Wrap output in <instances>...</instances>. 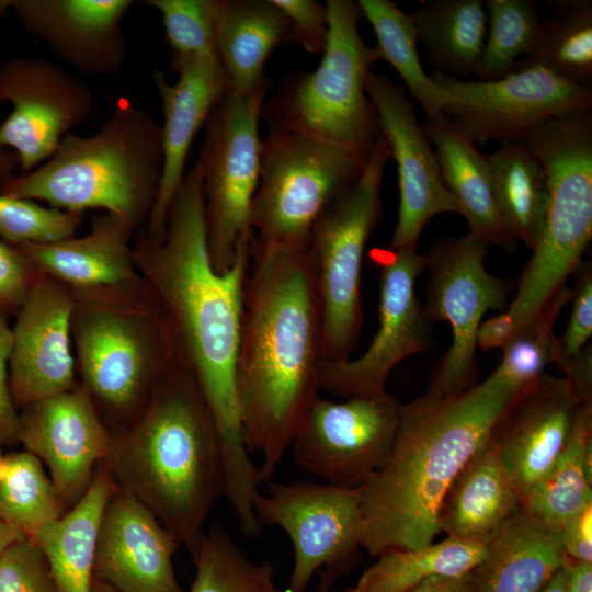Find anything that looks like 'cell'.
I'll return each instance as SVG.
<instances>
[{"label":"cell","mask_w":592,"mask_h":592,"mask_svg":"<svg viewBox=\"0 0 592 592\" xmlns=\"http://www.w3.org/2000/svg\"><path fill=\"white\" fill-rule=\"evenodd\" d=\"M250 240L239 243L229 269L219 273L213 267L200 159L173 196L162 237L144 228L134 237L138 273L161 305L180 357L214 414L223 445L224 496L236 510L253 504L261 483L244 446L235 379Z\"/></svg>","instance_id":"6da1fadb"},{"label":"cell","mask_w":592,"mask_h":592,"mask_svg":"<svg viewBox=\"0 0 592 592\" xmlns=\"http://www.w3.org/2000/svg\"><path fill=\"white\" fill-rule=\"evenodd\" d=\"M307 244L250 240L235 379L244 446L262 457L261 483L319 396L322 312Z\"/></svg>","instance_id":"7a4b0ae2"},{"label":"cell","mask_w":592,"mask_h":592,"mask_svg":"<svg viewBox=\"0 0 592 592\" xmlns=\"http://www.w3.org/2000/svg\"><path fill=\"white\" fill-rule=\"evenodd\" d=\"M512 397L487 377L453 396L425 391L400 403L389 454L357 489L362 548L377 558L433 543L448 487L488 442Z\"/></svg>","instance_id":"3957f363"},{"label":"cell","mask_w":592,"mask_h":592,"mask_svg":"<svg viewBox=\"0 0 592 592\" xmlns=\"http://www.w3.org/2000/svg\"><path fill=\"white\" fill-rule=\"evenodd\" d=\"M102 465L116 488L145 505L193 558L224 496L225 471L214 414L182 358L143 413L126 429L111 431Z\"/></svg>","instance_id":"277c9868"},{"label":"cell","mask_w":592,"mask_h":592,"mask_svg":"<svg viewBox=\"0 0 592 592\" xmlns=\"http://www.w3.org/2000/svg\"><path fill=\"white\" fill-rule=\"evenodd\" d=\"M71 340L80 383L105 425L129 426L181 358L167 316L141 278L73 289Z\"/></svg>","instance_id":"5b68a950"},{"label":"cell","mask_w":592,"mask_h":592,"mask_svg":"<svg viewBox=\"0 0 592 592\" xmlns=\"http://www.w3.org/2000/svg\"><path fill=\"white\" fill-rule=\"evenodd\" d=\"M161 172L160 125L122 101L94 134H68L45 162L3 181L0 194L80 214L103 209L137 231L148 223Z\"/></svg>","instance_id":"8992f818"},{"label":"cell","mask_w":592,"mask_h":592,"mask_svg":"<svg viewBox=\"0 0 592 592\" xmlns=\"http://www.w3.org/2000/svg\"><path fill=\"white\" fill-rule=\"evenodd\" d=\"M517 140L538 159L547 189L537 241L505 310L519 330L566 285L591 241V112L549 118Z\"/></svg>","instance_id":"52a82bcc"},{"label":"cell","mask_w":592,"mask_h":592,"mask_svg":"<svg viewBox=\"0 0 592 592\" xmlns=\"http://www.w3.org/2000/svg\"><path fill=\"white\" fill-rule=\"evenodd\" d=\"M329 35L314 71L286 79L263 106L269 128L300 133L341 147L365 167L379 136L376 111L366 93L373 47L358 32L357 1L328 0Z\"/></svg>","instance_id":"ba28073f"},{"label":"cell","mask_w":592,"mask_h":592,"mask_svg":"<svg viewBox=\"0 0 592 592\" xmlns=\"http://www.w3.org/2000/svg\"><path fill=\"white\" fill-rule=\"evenodd\" d=\"M390 158L379 134L357 181L311 227L307 247L321 303V363L351 358L358 341L363 255L382 214L380 184Z\"/></svg>","instance_id":"9c48e42d"},{"label":"cell","mask_w":592,"mask_h":592,"mask_svg":"<svg viewBox=\"0 0 592 592\" xmlns=\"http://www.w3.org/2000/svg\"><path fill=\"white\" fill-rule=\"evenodd\" d=\"M363 168L341 147L267 128L250 212L253 238L270 246H306L316 219L357 181Z\"/></svg>","instance_id":"30bf717a"},{"label":"cell","mask_w":592,"mask_h":592,"mask_svg":"<svg viewBox=\"0 0 592 592\" xmlns=\"http://www.w3.org/2000/svg\"><path fill=\"white\" fill-rule=\"evenodd\" d=\"M266 94L243 98L228 90L205 124L200 160L209 259L221 273L239 243L251 238L250 212L260 170L259 121Z\"/></svg>","instance_id":"8fae6325"},{"label":"cell","mask_w":592,"mask_h":592,"mask_svg":"<svg viewBox=\"0 0 592 592\" xmlns=\"http://www.w3.org/2000/svg\"><path fill=\"white\" fill-rule=\"evenodd\" d=\"M489 246L471 232L443 238L425 255V312L431 320L447 321L453 342L434 369L426 392L437 397L459 394L477 384L476 335L489 310L510 304L512 281L486 267Z\"/></svg>","instance_id":"7c38bea8"},{"label":"cell","mask_w":592,"mask_h":592,"mask_svg":"<svg viewBox=\"0 0 592 592\" xmlns=\"http://www.w3.org/2000/svg\"><path fill=\"white\" fill-rule=\"evenodd\" d=\"M266 485L254 514L261 526H278L292 543L294 563L284 592H304L317 572L333 581L362 547L357 489L307 481Z\"/></svg>","instance_id":"4fadbf2b"},{"label":"cell","mask_w":592,"mask_h":592,"mask_svg":"<svg viewBox=\"0 0 592 592\" xmlns=\"http://www.w3.org/2000/svg\"><path fill=\"white\" fill-rule=\"evenodd\" d=\"M379 269L378 329L357 358L321 363L319 390L339 397L374 396L386 391L390 372L401 361L431 348V319L422 307L415 283L425 270V255L414 249H376Z\"/></svg>","instance_id":"5bb4252c"},{"label":"cell","mask_w":592,"mask_h":592,"mask_svg":"<svg viewBox=\"0 0 592 592\" xmlns=\"http://www.w3.org/2000/svg\"><path fill=\"white\" fill-rule=\"evenodd\" d=\"M399 407L387 391L342 402L318 396L293 436L295 465L322 482L358 489L389 454Z\"/></svg>","instance_id":"9a60e30c"},{"label":"cell","mask_w":592,"mask_h":592,"mask_svg":"<svg viewBox=\"0 0 592 592\" xmlns=\"http://www.w3.org/2000/svg\"><path fill=\"white\" fill-rule=\"evenodd\" d=\"M432 80L456 102L443 113L474 143L520 139L545 121L591 110V87L567 81L542 67L496 81L434 73Z\"/></svg>","instance_id":"2e32d148"},{"label":"cell","mask_w":592,"mask_h":592,"mask_svg":"<svg viewBox=\"0 0 592 592\" xmlns=\"http://www.w3.org/2000/svg\"><path fill=\"white\" fill-rule=\"evenodd\" d=\"M0 102L12 104L0 124V148L18 156L21 173L45 162L94 109L93 93L83 80L50 60L32 57L0 64Z\"/></svg>","instance_id":"e0dca14e"},{"label":"cell","mask_w":592,"mask_h":592,"mask_svg":"<svg viewBox=\"0 0 592 592\" xmlns=\"http://www.w3.org/2000/svg\"><path fill=\"white\" fill-rule=\"evenodd\" d=\"M365 90L397 163L399 209L389 249H414L431 218L442 213L459 214V209L443 183L435 151L402 88L369 71Z\"/></svg>","instance_id":"ac0fdd59"},{"label":"cell","mask_w":592,"mask_h":592,"mask_svg":"<svg viewBox=\"0 0 592 592\" xmlns=\"http://www.w3.org/2000/svg\"><path fill=\"white\" fill-rule=\"evenodd\" d=\"M110 440L111 430L80 382L20 413L19 442L47 466L67 510L89 489L105 459Z\"/></svg>","instance_id":"d6986e66"},{"label":"cell","mask_w":592,"mask_h":592,"mask_svg":"<svg viewBox=\"0 0 592 592\" xmlns=\"http://www.w3.org/2000/svg\"><path fill=\"white\" fill-rule=\"evenodd\" d=\"M72 307V288L39 273L12 327L9 386L16 408L66 392L79 383Z\"/></svg>","instance_id":"ffe728a7"},{"label":"cell","mask_w":592,"mask_h":592,"mask_svg":"<svg viewBox=\"0 0 592 592\" xmlns=\"http://www.w3.org/2000/svg\"><path fill=\"white\" fill-rule=\"evenodd\" d=\"M580 406L568 380L546 372L511 398L490 440L520 497L547 474L566 448Z\"/></svg>","instance_id":"44dd1931"},{"label":"cell","mask_w":592,"mask_h":592,"mask_svg":"<svg viewBox=\"0 0 592 592\" xmlns=\"http://www.w3.org/2000/svg\"><path fill=\"white\" fill-rule=\"evenodd\" d=\"M180 546L145 505L115 488L99 527L94 579L117 592H183L173 567Z\"/></svg>","instance_id":"7402d4cb"},{"label":"cell","mask_w":592,"mask_h":592,"mask_svg":"<svg viewBox=\"0 0 592 592\" xmlns=\"http://www.w3.org/2000/svg\"><path fill=\"white\" fill-rule=\"evenodd\" d=\"M132 0H13L22 27L76 70L117 73L127 59L123 19Z\"/></svg>","instance_id":"603a6c76"},{"label":"cell","mask_w":592,"mask_h":592,"mask_svg":"<svg viewBox=\"0 0 592 592\" xmlns=\"http://www.w3.org/2000/svg\"><path fill=\"white\" fill-rule=\"evenodd\" d=\"M171 68L178 73L174 83H170L159 70L152 75L163 114L160 126L161 179L144 228L153 238H160L164 232L169 206L185 175L186 159L195 135L229 90L218 58L171 61Z\"/></svg>","instance_id":"cb8c5ba5"},{"label":"cell","mask_w":592,"mask_h":592,"mask_svg":"<svg viewBox=\"0 0 592 592\" xmlns=\"http://www.w3.org/2000/svg\"><path fill=\"white\" fill-rule=\"evenodd\" d=\"M136 230L110 213L95 215L83 237L19 247L36 270L73 289L129 283L140 278L135 253Z\"/></svg>","instance_id":"d4e9b609"},{"label":"cell","mask_w":592,"mask_h":592,"mask_svg":"<svg viewBox=\"0 0 592 592\" xmlns=\"http://www.w3.org/2000/svg\"><path fill=\"white\" fill-rule=\"evenodd\" d=\"M422 128L434 147L443 183L469 225V232L489 247L513 251L516 240L498 208L486 156L443 112L426 115Z\"/></svg>","instance_id":"484cf974"},{"label":"cell","mask_w":592,"mask_h":592,"mask_svg":"<svg viewBox=\"0 0 592 592\" xmlns=\"http://www.w3.org/2000/svg\"><path fill=\"white\" fill-rule=\"evenodd\" d=\"M289 41V21L272 0H219L216 48L231 92L266 94V60Z\"/></svg>","instance_id":"4316f807"},{"label":"cell","mask_w":592,"mask_h":592,"mask_svg":"<svg viewBox=\"0 0 592 592\" xmlns=\"http://www.w3.org/2000/svg\"><path fill=\"white\" fill-rule=\"evenodd\" d=\"M519 506L520 493L489 439L448 487L440 508V531L487 544Z\"/></svg>","instance_id":"83f0119b"},{"label":"cell","mask_w":592,"mask_h":592,"mask_svg":"<svg viewBox=\"0 0 592 592\" xmlns=\"http://www.w3.org/2000/svg\"><path fill=\"white\" fill-rule=\"evenodd\" d=\"M559 532L517 508L487 543L473 570L471 592H539L566 562Z\"/></svg>","instance_id":"f1b7e54d"},{"label":"cell","mask_w":592,"mask_h":592,"mask_svg":"<svg viewBox=\"0 0 592 592\" xmlns=\"http://www.w3.org/2000/svg\"><path fill=\"white\" fill-rule=\"evenodd\" d=\"M115 488L101 465L82 498L31 539L43 553L57 592H91L99 527Z\"/></svg>","instance_id":"f546056e"},{"label":"cell","mask_w":592,"mask_h":592,"mask_svg":"<svg viewBox=\"0 0 592 592\" xmlns=\"http://www.w3.org/2000/svg\"><path fill=\"white\" fill-rule=\"evenodd\" d=\"M592 502V405H581L571 437L553 467L520 497L521 512L559 532Z\"/></svg>","instance_id":"4dcf8cb0"},{"label":"cell","mask_w":592,"mask_h":592,"mask_svg":"<svg viewBox=\"0 0 592 592\" xmlns=\"http://www.w3.org/2000/svg\"><path fill=\"white\" fill-rule=\"evenodd\" d=\"M410 18L417 43L424 47L436 73H474L487 33V13L480 0H436Z\"/></svg>","instance_id":"1f68e13d"},{"label":"cell","mask_w":592,"mask_h":592,"mask_svg":"<svg viewBox=\"0 0 592 592\" xmlns=\"http://www.w3.org/2000/svg\"><path fill=\"white\" fill-rule=\"evenodd\" d=\"M500 214L513 238L534 248L547 200L543 168L521 140L502 143L486 156Z\"/></svg>","instance_id":"d6a6232c"},{"label":"cell","mask_w":592,"mask_h":592,"mask_svg":"<svg viewBox=\"0 0 592 592\" xmlns=\"http://www.w3.org/2000/svg\"><path fill=\"white\" fill-rule=\"evenodd\" d=\"M487 544L446 537L417 549L377 557L353 587L354 592H409L433 577H458L483 559Z\"/></svg>","instance_id":"836d02e7"},{"label":"cell","mask_w":592,"mask_h":592,"mask_svg":"<svg viewBox=\"0 0 592 592\" xmlns=\"http://www.w3.org/2000/svg\"><path fill=\"white\" fill-rule=\"evenodd\" d=\"M376 36L373 47L377 60L387 61L401 77L411 94L422 104L425 114L443 112L456 100L442 90L423 70L410 14L389 0H358Z\"/></svg>","instance_id":"e575fe53"},{"label":"cell","mask_w":592,"mask_h":592,"mask_svg":"<svg viewBox=\"0 0 592 592\" xmlns=\"http://www.w3.org/2000/svg\"><path fill=\"white\" fill-rule=\"evenodd\" d=\"M555 13L543 23L534 52L515 62L512 72L542 67L572 83L590 87L592 79V2H554Z\"/></svg>","instance_id":"d590c367"},{"label":"cell","mask_w":592,"mask_h":592,"mask_svg":"<svg viewBox=\"0 0 592 592\" xmlns=\"http://www.w3.org/2000/svg\"><path fill=\"white\" fill-rule=\"evenodd\" d=\"M67 512L43 463L32 453L13 452L0 467V514L32 539Z\"/></svg>","instance_id":"8d00e7d4"},{"label":"cell","mask_w":592,"mask_h":592,"mask_svg":"<svg viewBox=\"0 0 592 592\" xmlns=\"http://www.w3.org/2000/svg\"><path fill=\"white\" fill-rule=\"evenodd\" d=\"M571 288L561 286L502 349L503 357L488 376L513 396L545 373L559 357V341L554 332L556 319L570 301Z\"/></svg>","instance_id":"74e56055"},{"label":"cell","mask_w":592,"mask_h":592,"mask_svg":"<svg viewBox=\"0 0 592 592\" xmlns=\"http://www.w3.org/2000/svg\"><path fill=\"white\" fill-rule=\"evenodd\" d=\"M488 36L474 70L478 81H496L512 72L519 59L536 48L543 32L537 5L530 0H488Z\"/></svg>","instance_id":"f35d334b"},{"label":"cell","mask_w":592,"mask_h":592,"mask_svg":"<svg viewBox=\"0 0 592 592\" xmlns=\"http://www.w3.org/2000/svg\"><path fill=\"white\" fill-rule=\"evenodd\" d=\"M192 560L190 592H284L275 583L273 565L247 558L218 523L205 531Z\"/></svg>","instance_id":"ab89813d"},{"label":"cell","mask_w":592,"mask_h":592,"mask_svg":"<svg viewBox=\"0 0 592 592\" xmlns=\"http://www.w3.org/2000/svg\"><path fill=\"white\" fill-rule=\"evenodd\" d=\"M143 3L161 15L171 61L218 58L219 0H146Z\"/></svg>","instance_id":"60d3db41"},{"label":"cell","mask_w":592,"mask_h":592,"mask_svg":"<svg viewBox=\"0 0 592 592\" xmlns=\"http://www.w3.org/2000/svg\"><path fill=\"white\" fill-rule=\"evenodd\" d=\"M82 215L0 194V239L13 246L58 242L76 236Z\"/></svg>","instance_id":"b9f144b4"},{"label":"cell","mask_w":592,"mask_h":592,"mask_svg":"<svg viewBox=\"0 0 592 592\" xmlns=\"http://www.w3.org/2000/svg\"><path fill=\"white\" fill-rule=\"evenodd\" d=\"M0 592H57L46 559L31 539L0 556Z\"/></svg>","instance_id":"7bdbcfd3"},{"label":"cell","mask_w":592,"mask_h":592,"mask_svg":"<svg viewBox=\"0 0 592 592\" xmlns=\"http://www.w3.org/2000/svg\"><path fill=\"white\" fill-rule=\"evenodd\" d=\"M570 317L565 332L558 337L559 357L556 366L562 371L590 344L592 335V270L590 262H582L572 274Z\"/></svg>","instance_id":"ee69618b"},{"label":"cell","mask_w":592,"mask_h":592,"mask_svg":"<svg viewBox=\"0 0 592 592\" xmlns=\"http://www.w3.org/2000/svg\"><path fill=\"white\" fill-rule=\"evenodd\" d=\"M39 273L19 247L0 239V315L15 316Z\"/></svg>","instance_id":"f6af8a7d"},{"label":"cell","mask_w":592,"mask_h":592,"mask_svg":"<svg viewBox=\"0 0 592 592\" xmlns=\"http://www.w3.org/2000/svg\"><path fill=\"white\" fill-rule=\"evenodd\" d=\"M291 24V38L307 53L322 54L329 35L326 4L316 0H272Z\"/></svg>","instance_id":"bcb514c9"},{"label":"cell","mask_w":592,"mask_h":592,"mask_svg":"<svg viewBox=\"0 0 592 592\" xmlns=\"http://www.w3.org/2000/svg\"><path fill=\"white\" fill-rule=\"evenodd\" d=\"M12 341V328L7 317L0 315V445L18 443L20 436V413L9 386Z\"/></svg>","instance_id":"7dc6e473"},{"label":"cell","mask_w":592,"mask_h":592,"mask_svg":"<svg viewBox=\"0 0 592 592\" xmlns=\"http://www.w3.org/2000/svg\"><path fill=\"white\" fill-rule=\"evenodd\" d=\"M559 536L568 559L592 562V502L562 525Z\"/></svg>","instance_id":"c3c4849f"},{"label":"cell","mask_w":592,"mask_h":592,"mask_svg":"<svg viewBox=\"0 0 592 592\" xmlns=\"http://www.w3.org/2000/svg\"><path fill=\"white\" fill-rule=\"evenodd\" d=\"M516 332L517 328L511 317L502 311L480 323L476 335L477 346L485 351L503 349Z\"/></svg>","instance_id":"681fc988"},{"label":"cell","mask_w":592,"mask_h":592,"mask_svg":"<svg viewBox=\"0 0 592 592\" xmlns=\"http://www.w3.org/2000/svg\"><path fill=\"white\" fill-rule=\"evenodd\" d=\"M471 572L458 577H433L409 592H471Z\"/></svg>","instance_id":"f907efd6"},{"label":"cell","mask_w":592,"mask_h":592,"mask_svg":"<svg viewBox=\"0 0 592 592\" xmlns=\"http://www.w3.org/2000/svg\"><path fill=\"white\" fill-rule=\"evenodd\" d=\"M568 592H592V562H579L566 558Z\"/></svg>","instance_id":"816d5d0a"},{"label":"cell","mask_w":592,"mask_h":592,"mask_svg":"<svg viewBox=\"0 0 592 592\" xmlns=\"http://www.w3.org/2000/svg\"><path fill=\"white\" fill-rule=\"evenodd\" d=\"M26 538L20 530L11 525L0 514V556L12 545Z\"/></svg>","instance_id":"f5cc1de1"},{"label":"cell","mask_w":592,"mask_h":592,"mask_svg":"<svg viewBox=\"0 0 592 592\" xmlns=\"http://www.w3.org/2000/svg\"><path fill=\"white\" fill-rule=\"evenodd\" d=\"M18 167V156L10 149L0 148V184L14 175V171Z\"/></svg>","instance_id":"db71d44e"},{"label":"cell","mask_w":592,"mask_h":592,"mask_svg":"<svg viewBox=\"0 0 592 592\" xmlns=\"http://www.w3.org/2000/svg\"><path fill=\"white\" fill-rule=\"evenodd\" d=\"M539 592H568L565 565L550 578Z\"/></svg>","instance_id":"11a10c76"},{"label":"cell","mask_w":592,"mask_h":592,"mask_svg":"<svg viewBox=\"0 0 592 592\" xmlns=\"http://www.w3.org/2000/svg\"><path fill=\"white\" fill-rule=\"evenodd\" d=\"M331 584H332L331 580H329L328 578L321 576V579H320L319 584H318V587L316 589V592H354L353 588H346L343 591H338V590L332 589L330 587Z\"/></svg>","instance_id":"9f6ffc18"},{"label":"cell","mask_w":592,"mask_h":592,"mask_svg":"<svg viewBox=\"0 0 592 592\" xmlns=\"http://www.w3.org/2000/svg\"><path fill=\"white\" fill-rule=\"evenodd\" d=\"M91 592H117V591L114 590L109 584H106V583H104V582H102V581H100L98 579H94L93 583H92Z\"/></svg>","instance_id":"6f0895ef"},{"label":"cell","mask_w":592,"mask_h":592,"mask_svg":"<svg viewBox=\"0 0 592 592\" xmlns=\"http://www.w3.org/2000/svg\"><path fill=\"white\" fill-rule=\"evenodd\" d=\"M13 0H0V19L12 9Z\"/></svg>","instance_id":"680465c9"},{"label":"cell","mask_w":592,"mask_h":592,"mask_svg":"<svg viewBox=\"0 0 592 592\" xmlns=\"http://www.w3.org/2000/svg\"><path fill=\"white\" fill-rule=\"evenodd\" d=\"M2 458H3V455L0 452V467H1Z\"/></svg>","instance_id":"91938a15"}]
</instances>
